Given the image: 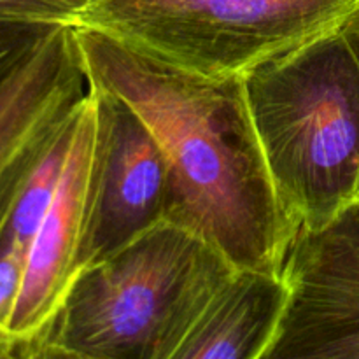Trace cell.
<instances>
[{"mask_svg":"<svg viewBox=\"0 0 359 359\" xmlns=\"http://www.w3.org/2000/svg\"><path fill=\"white\" fill-rule=\"evenodd\" d=\"M76 37L91 86L125 100L163 149L167 221L205 238L235 269L283 276L300 226L270 177L244 77L198 76L83 25Z\"/></svg>","mask_w":359,"mask_h":359,"instance_id":"obj_1","label":"cell"},{"mask_svg":"<svg viewBox=\"0 0 359 359\" xmlns=\"http://www.w3.org/2000/svg\"><path fill=\"white\" fill-rule=\"evenodd\" d=\"M235 270L205 238L161 221L77 273L28 358L174 359Z\"/></svg>","mask_w":359,"mask_h":359,"instance_id":"obj_2","label":"cell"},{"mask_svg":"<svg viewBox=\"0 0 359 359\" xmlns=\"http://www.w3.org/2000/svg\"><path fill=\"white\" fill-rule=\"evenodd\" d=\"M344 25L244 76L270 177L300 228L359 198V62Z\"/></svg>","mask_w":359,"mask_h":359,"instance_id":"obj_3","label":"cell"},{"mask_svg":"<svg viewBox=\"0 0 359 359\" xmlns=\"http://www.w3.org/2000/svg\"><path fill=\"white\" fill-rule=\"evenodd\" d=\"M358 9L359 0H88L76 25L188 72L230 79L337 30Z\"/></svg>","mask_w":359,"mask_h":359,"instance_id":"obj_4","label":"cell"},{"mask_svg":"<svg viewBox=\"0 0 359 359\" xmlns=\"http://www.w3.org/2000/svg\"><path fill=\"white\" fill-rule=\"evenodd\" d=\"M283 277L290 298L265 359H359V198L298 228Z\"/></svg>","mask_w":359,"mask_h":359,"instance_id":"obj_5","label":"cell"},{"mask_svg":"<svg viewBox=\"0 0 359 359\" xmlns=\"http://www.w3.org/2000/svg\"><path fill=\"white\" fill-rule=\"evenodd\" d=\"M97 181V102L81 104L65 170L28 251L23 287L0 358H28L83 270Z\"/></svg>","mask_w":359,"mask_h":359,"instance_id":"obj_6","label":"cell"},{"mask_svg":"<svg viewBox=\"0 0 359 359\" xmlns=\"http://www.w3.org/2000/svg\"><path fill=\"white\" fill-rule=\"evenodd\" d=\"M90 91L72 23L51 25L0 86V244L25 182Z\"/></svg>","mask_w":359,"mask_h":359,"instance_id":"obj_7","label":"cell"},{"mask_svg":"<svg viewBox=\"0 0 359 359\" xmlns=\"http://www.w3.org/2000/svg\"><path fill=\"white\" fill-rule=\"evenodd\" d=\"M91 91L97 181L83 269L167 221L170 198V167L149 126L114 93L95 86Z\"/></svg>","mask_w":359,"mask_h":359,"instance_id":"obj_8","label":"cell"},{"mask_svg":"<svg viewBox=\"0 0 359 359\" xmlns=\"http://www.w3.org/2000/svg\"><path fill=\"white\" fill-rule=\"evenodd\" d=\"M287 298L283 276L237 269L205 305L174 359H265Z\"/></svg>","mask_w":359,"mask_h":359,"instance_id":"obj_9","label":"cell"},{"mask_svg":"<svg viewBox=\"0 0 359 359\" xmlns=\"http://www.w3.org/2000/svg\"><path fill=\"white\" fill-rule=\"evenodd\" d=\"M77 112L70 125L60 133L58 139L48 149V153L35 165L30 177L25 182L20 198L14 205L13 214H11L2 244L4 242H13V244H18L30 251L32 241H34L46 212L51 207L53 198L58 191L60 181L63 177L67 156H69L70 144H72Z\"/></svg>","mask_w":359,"mask_h":359,"instance_id":"obj_10","label":"cell"},{"mask_svg":"<svg viewBox=\"0 0 359 359\" xmlns=\"http://www.w3.org/2000/svg\"><path fill=\"white\" fill-rule=\"evenodd\" d=\"M28 251L13 242L0 244V340L9 332L27 270Z\"/></svg>","mask_w":359,"mask_h":359,"instance_id":"obj_11","label":"cell"},{"mask_svg":"<svg viewBox=\"0 0 359 359\" xmlns=\"http://www.w3.org/2000/svg\"><path fill=\"white\" fill-rule=\"evenodd\" d=\"M49 27L48 23L0 21V86Z\"/></svg>","mask_w":359,"mask_h":359,"instance_id":"obj_12","label":"cell"},{"mask_svg":"<svg viewBox=\"0 0 359 359\" xmlns=\"http://www.w3.org/2000/svg\"><path fill=\"white\" fill-rule=\"evenodd\" d=\"M0 21L76 25V14L60 0H0Z\"/></svg>","mask_w":359,"mask_h":359,"instance_id":"obj_13","label":"cell"},{"mask_svg":"<svg viewBox=\"0 0 359 359\" xmlns=\"http://www.w3.org/2000/svg\"><path fill=\"white\" fill-rule=\"evenodd\" d=\"M344 34H346L347 41H349L351 48H353L354 55L358 56L359 62V9L346 21V25H344Z\"/></svg>","mask_w":359,"mask_h":359,"instance_id":"obj_14","label":"cell"},{"mask_svg":"<svg viewBox=\"0 0 359 359\" xmlns=\"http://www.w3.org/2000/svg\"><path fill=\"white\" fill-rule=\"evenodd\" d=\"M60 2L65 4L67 7H70V9L74 11V14H76V20H77V16H79L81 11L84 9V6H86L88 0H60Z\"/></svg>","mask_w":359,"mask_h":359,"instance_id":"obj_15","label":"cell"}]
</instances>
